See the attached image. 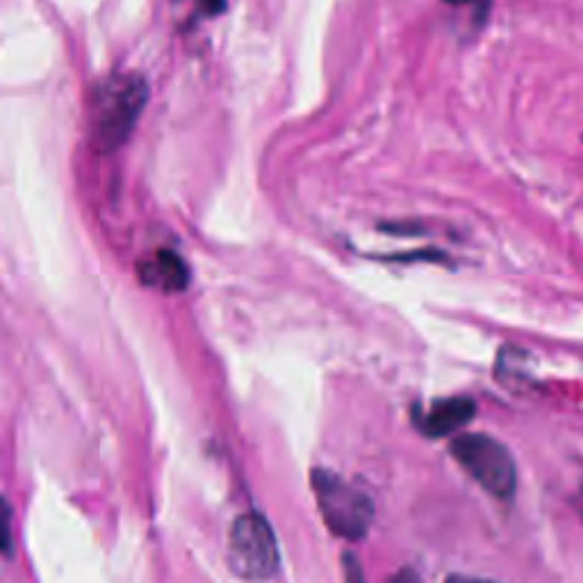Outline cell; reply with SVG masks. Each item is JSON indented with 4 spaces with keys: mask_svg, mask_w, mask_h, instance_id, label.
Listing matches in <instances>:
<instances>
[{
    "mask_svg": "<svg viewBox=\"0 0 583 583\" xmlns=\"http://www.w3.org/2000/svg\"><path fill=\"white\" fill-rule=\"evenodd\" d=\"M390 583H419V579L415 576V572L404 570V572H399Z\"/></svg>",
    "mask_w": 583,
    "mask_h": 583,
    "instance_id": "10",
    "label": "cell"
},
{
    "mask_svg": "<svg viewBox=\"0 0 583 583\" xmlns=\"http://www.w3.org/2000/svg\"><path fill=\"white\" fill-rule=\"evenodd\" d=\"M447 3H451V5H468V8L485 12L487 5H490V0H447Z\"/></svg>",
    "mask_w": 583,
    "mask_h": 583,
    "instance_id": "8",
    "label": "cell"
},
{
    "mask_svg": "<svg viewBox=\"0 0 583 583\" xmlns=\"http://www.w3.org/2000/svg\"><path fill=\"white\" fill-rule=\"evenodd\" d=\"M456 463L493 497L508 500L515 493L517 472L511 451L495 438L468 434L451 442Z\"/></svg>",
    "mask_w": 583,
    "mask_h": 583,
    "instance_id": "2",
    "label": "cell"
},
{
    "mask_svg": "<svg viewBox=\"0 0 583 583\" xmlns=\"http://www.w3.org/2000/svg\"><path fill=\"white\" fill-rule=\"evenodd\" d=\"M477 413V406L468 396H451L434 404L431 411L419 413L417 426L428 438H445L463 428Z\"/></svg>",
    "mask_w": 583,
    "mask_h": 583,
    "instance_id": "5",
    "label": "cell"
},
{
    "mask_svg": "<svg viewBox=\"0 0 583 583\" xmlns=\"http://www.w3.org/2000/svg\"><path fill=\"white\" fill-rule=\"evenodd\" d=\"M447 583H497L490 579H479V576H463V574H453L447 579Z\"/></svg>",
    "mask_w": 583,
    "mask_h": 583,
    "instance_id": "9",
    "label": "cell"
},
{
    "mask_svg": "<svg viewBox=\"0 0 583 583\" xmlns=\"http://www.w3.org/2000/svg\"><path fill=\"white\" fill-rule=\"evenodd\" d=\"M313 487L326 525L335 536L360 540L367 534L374 517L370 497L326 470L313 472Z\"/></svg>",
    "mask_w": 583,
    "mask_h": 583,
    "instance_id": "3",
    "label": "cell"
},
{
    "mask_svg": "<svg viewBox=\"0 0 583 583\" xmlns=\"http://www.w3.org/2000/svg\"><path fill=\"white\" fill-rule=\"evenodd\" d=\"M144 285L160 288L162 292H182L190 283V269L173 251H158L139 265Z\"/></svg>",
    "mask_w": 583,
    "mask_h": 583,
    "instance_id": "6",
    "label": "cell"
},
{
    "mask_svg": "<svg viewBox=\"0 0 583 583\" xmlns=\"http://www.w3.org/2000/svg\"><path fill=\"white\" fill-rule=\"evenodd\" d=\"M146 99L148 87L137 74H119L99 82L89 112L94 148L112 153L124 144L137 124Z\"/></svg>",
    "mask_w": 583,
    "mask_h": 583,
    "instance_id": "1",
    "label": "cell"
},
{
    "mask_svg": "<svg viewBox=\"0 0 583 583\" xmlns=\"http://www.w3.org/2000/svg\"><path fill=\"white\" fill-rule=\"evenodd\" d=\"M345 576H347V583H365V574L354 554H345Z\"/></svg>",
    "mask_w": 583,
    "mask_h": 583,
    "instance_id": "7",
    "label": "cell"
},
{
    "mask_svg": "<svg viewBox=\"0 0 583 583\" xmlns=\"http://www.w3.org/2000/svg\"><path fill=\"white\" fill-rule=\"evenodd\" d=\"M224 3H226V0H203L205 10H208V12H212V14L222 12V10H224Z\"/></svg>",
    "mask_w": 583,
    "mask_h": 583,
    "instance_id": "11",
    "label": "cell"
},
{
    "mask_svg": "<svg viewBox=\"0 0 583 583\" xmlns=\"http://www.w3.org/2000/svg\"><path fill=\"white\" fill-rule=\"evenodd\" d=\"M231 565L239 576L251 581L269 579L279 570V547L265 517L247 513L235 519L231 531Z\"/></svg>",
    "mask_w": 583,
    "mask_h": 583,
    "instance_id": "4",
    "label": "cell"
}]
</instances>
